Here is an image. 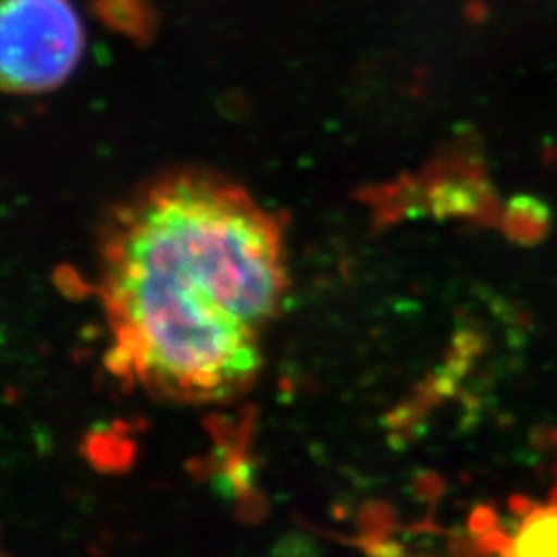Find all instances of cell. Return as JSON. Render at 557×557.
Wrapping results in <instances>:
<instances>
[{"instance_id":"1","label":"cell","mask_w":557,"mask_h":557,"mask_svg":"<svg viewBox=\"0 0 557 557\" xmlns=\"http://www.w3.org/2000/svg\"><path fill=\"white\" fill-rule=\"evenodd\" d=\"M98 294L116 379L174 403H227L257 379L262 331L285 301L283 227L218 174H165L106 221Z\"/></svg>"},{"instance_id":"4","label":"cell","mask_w":557,"mask_h":557,"mask_svg":"<svg viewBox=\"0 0 557 557\" xmlns=\"http://www.w3.org/2000/svg\"><path fill=\"white\" fill-rule=\"evenodd\" d=\"M0 557H9V556H7V554H4V552H2V549H0Z\"/></svg>"},{"instance_id":"3","label":"cell","mask_w":557,"mask_h":557,"mask_svg":"<svg viewBox=\"0 0 557 557\" xmlns=\"http://www.w3.org/2000/svg\"><path fill=\"white\" fill-rule=\"evenodd\" d=\"M506 557H557V506L541 508L527 518Z\"/></svg>"},{"instance_id":"2","label":"cell","mask_w":557,"mask_h":557,"mask_svg":"<svg viewBox=\"0 0 557 557\" xmlns=\"http://www.w3.org/2000/svg\"><path fill=\"white\" fill-rule=\"evenodd\" d=\"M85 36L69 0H0V91L59 87L83 54Z\"/></svg>"}]
</instances>
